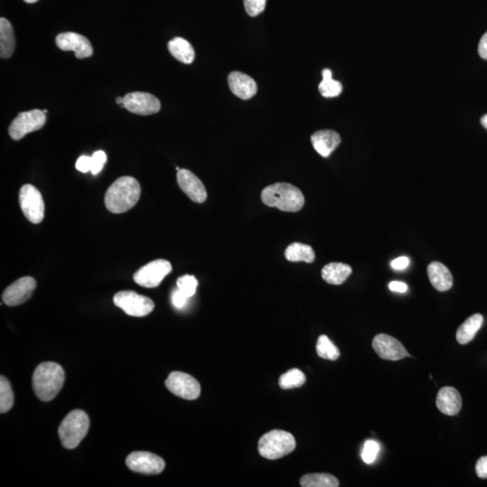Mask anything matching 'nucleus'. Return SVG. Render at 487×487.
Returning <instances> with one entry per match:
<instances>
[{"label": "nucleus", "mask_w": 487, "mask_h": 487, "mask_svg": "<svg viewBox=\"0 0 487 487\" xmlns=\"http://www.w3.org/2000/svg\"><path fill=\"white\" fill-rule=\"evenodd\" d=\"M141 195V187L130 176L121 177L109 187L105 195L106 209L115 214L127 212L137 204Z\"/></svg>", "instance_id": "f257e3e1"}, {"label": "nucleus", "mask_w": 487, "mask_h": 487, "mask_svg": "<svg viewBox=\"0 0 487 487\" xmlns=\"http://www.w3.org/2000/svg\"><path fill=\"white\" fill-rule=\"evenodd\" d=\"M66 380V373L60 364L54 362L42 363L35 370L33 388L35 395L43 402H50L56 397Z\"/></svg>", "instance_id": "f03ea898"}, {"label": "nucleus", "mask_w": 487, "mask_h": 487, "mask_svg": "<svg viewBox=\"0 0 487 487\" xmlns=\"http://www.w3.org/2000/svg\"><path fill=\"white\" fill-rule=\"evenodd\" d=\"M261 199L269 207L286 212L301 211L305 202L301 190L286 183L267 186L263 190Z\"/></svg>", "instance_id": "7ed1b4c3"}, {"label": "nucleus", "mask_w": 487, "mask_h": 487, "mask_svg": "<svg viewBox=\"0 0 487 487\" xmlns=\"http://www.w3.org/2000/svg\"><path fill=\"white\" fill-rule=\"evenodd\" d=\"M90 429V419L85 412L74 409L63 419L59 427L61 443L67 450L79 446Z\"/></svg>", "instance_id": "20e7f679"}, {"label": "nucleus", "mask_w": 487, "mask_h": 487, "mask_svg": "<svg viewBox=\"0 0 487 487\" xmlns=\"http://www.w3.org/2000/svg\"><path fill=\"white\" fill-rule=\"evenodd\" d=\"M296 448L295 437L290 432L275 430L260 438L258 451L264 459L276 460L292 453Z\"/></svg>", "instance_id": "39448f33"}, {"label": "nucleus", "mask_w": 487, "mask_h": 487, "mask_svg": "<svg viewBox=\"0 0 487 487\" xmlns=\"http://www.w3.org/2000/svg\"><path fill=\"white\" fill-rule=\"evenodd\" d=\"M19 203L25 217L34 224H39L44 217L43 197L35 186L25 185L19 192Z\"/></svg>", "instance_id": "423d86ee"}, {"label": "nucleus", "mask_w": 487, "mask_h": 487, "mask_svg": "<svg viewBox=\"0 0 487 487\" xmlns=\"http://www.w3.org/2000/svg\"><path fill=\"white\" fill-rule=\"evenodd\" d=\"M114 303L132 317H144L154 309V303L151 299L132 291L118 292L114 296Z\"/></svg>", "instance_id": "0eeeda50"}, {"label": "nucleus", "mask_w": 487, "mask_h": 487, "mask_svg": "<svg viewBox=\"0 0 487 487\" xmlns=\"http://www.w3.org/2000/svg\"><path fill=\"white\" fill-rule=\"evenodd\" d=\"M47 122V116L39 109L22 112L14 119L8 129L12 140H22L31 132L40 130Z\"/></svg>", "instance_id": "6e6552de"}, {"label": "nucleus", "mask_w": 487, "mask_h": 487, "mask_svg": "<svg viewBox=\"0 0 487 487\" xmlns=\"http://www.w3.org/2000/svg\"><path fill=\"white\" fill-rule=\"evenodd\" d=\"M169 261L158 259L141 267L134 275V281L138 285L146 288H154L163 282L166 276L172 272Z\"/></svg>", "instance_id": "1a4fd4ad"}, {"label": "nucleus", "mask_w": 487, "mask_h": 487, "mask_svg": "<svg viewBox=\"0 0 487 487\" xmlns=\"http://www.w3.org/2000/svg\"><path fill=\"white\" fill-rule=\"evenodd\" d=\"M167 389L180 398L196 400L201 395V386L195 377L182 372L171 373L166 381Z\"/></svg>", "instance_id": "9d476101"}, {"label": "nucleus", "mask_w": 487, "mask_h": 487, "mask_svg": "<svg viewBox=\"0 0 487 487\" xmlns=\"http://www.w3.org/2000/svg\"><path fill=\"white\" fill-rule=\"evenodd\" d=\"M125 464L133 472L144 475H158L162 473L166 467V462L162 457L144 451H137L129 455L125 460Z\"/></svg>", "instance_id": "9b49d317"}, {"label": "nucleus", "mask_w": 487, "mask_h": 487, "mask_svg": "<svg viewBox=\"0 0 487 487\" xmlns=\"http://www.w3.org/2000/svg\"><path fill=\"white\" fill-rule=\"evenodd\" d=\"M124 106L133 114L147 116L160 111L161 102L156 96L147 92H132L124 97Z\"/></svg>", "instance_id": "f8f14e48"}, {"label": "nucleus", "mask_w": 487, "mask_h": 487, "mask_svg": "<svg viewBox=\"0 0 487 487\" xmlns=\"http://www.w3.org/2000/svg\"><path fill=\"white\" fill-rule=\"evenodd\" d=\"M35 287L37 282L34 278L30 276L22 277L5 290L2 295L3 302L11 307L21 305L31 298Z\"/></svg>", "instance_id": "ddd939ff"}, {"label": "nucleus", "mask_w": 487, "mask_h": 487, "mask_svg": "<svg viewBox=\"0 0 487 487\" xmlns=\"http://www.w3.org/2000/svg\"><path fill=\"white\" fill-rule=\"evenodd\" d=\"M372 346L382 359L398 361L409 357L401 342L387 334L376 335L374 338Z\"/></svg>", "instance_id": "4468645a"}, {"label": "nucleus", "mask_w": 487, "mask_h": 487, "mask_svg": "<svg viewBox=\"0 0 487 487\" xmlns=\"http://www.w3.org/2000/svg\"><path fill=\"white\" fill-rule=\"evenodd\" d=\"M56 43L61 50L73 51L78 59L90 57L93 54L90 42L83 35L73 32L58 35Z\"/></svg>", "instance_id": "2eb2a0df"}, {"label": "nucleus", "mask_w": 487, "mask_h": 487, "mask_svg": "<svg viewBox=\"0 0 487 487\" xmlns=\"http://www.w3.org/2000/svg\"><path fill=\"white\" fill-rule=\"evenodd\" d=\"M177 182L182 191L192 202L203 203L207 199V191L201 180L191 171L180 169L177 172Z\"/></svg>", "instance_id": "dca6fc26"}, {"label": "nucleus", "mask_w": 487, "mask_h": 487, "mask_svg": "<svg viewBox=\"0 0 487 487\" xmlns=\"http://www.w3.org/2000/svg\"><path fill=\"white\" fill-rule=\"evenodd\" d=\"M228 86L234 95L241 99H252L257 92V85L252 77L240 72H232L228 77Z\"/></svg>", "instance_id": "f3484780"}, {"label": "nucleus", "mask_w": 487, "mask_h": 487, "mask_svg": "<svg viewBox=\"0 0 487 487\" xmlns=\"http://www.w3.org/2000/svg\"><path fill=\"white\" fill-rule=\"evenodd\" d=\"M312 146L322 157H328L340 146L341 137L336 131L325 129L315 132L312 135Z\"/></svg>", "instance_id": "a211bd4d"}, {"label": "nucleus", "mask_w": 487, "mask_h": 487, "mask_svg": "<svg viewBox=\"0 0 487 487\" xmlns=\"http://www.w3.org/2000/svg\"><path fill=\"white\" fill-rule=\"evenodd\" d=\"M436 405L443 414L455 416L459 414L462 408V398L454 387H443L438 393Z\"/></svg>", "instance_id": "6ab92c4d"}, {"label": "nucleus", "mask_w": 487, "mask_h": 487, "mask_svg": "<svg viewBox=\"0 0 487 487\" xmlns=\"http://www.w3.org/2000/svg\"><path fill=\"white\" fill-rule=\"evenodd\" d=\"M428 276L432 286L438 292L448 291L453 285V277L446 266L440 262L429 264Z\"/></svg>", "instance_id": "aec40b11"}, {"label": "nucleus", "mask_w": 487, "mask_h": 487, "mask_svg": "<svg viewBox=\"0 0 487 487\" xmlns=\"http://www.w3.org/2000/svg\"><path fill=\"white\" fill-rule=\"evenodd\" d=\"M352 273V269L343 263H331L326 264L321 270L322 278L326 283L332 285H340L347 280Z\"/></svg>", "instance_id": "412c9836"}, {"label": "nucleus", "mask_w": 487, "mask_h": 487, "mask_svg": "<svg viewBox=\"0 0 487 487\" xmlns=\"http://www.w3.org/2000/svg\"><path fill=\"white\" fill-rule=\"evenodd\" d=\"M16 38L11 22L4 18H0V56L8 59L14 54Z\"/></svg>", "instance_id": "4be33fe9"}, {"label": "nucleus", "mask_w": 487, "mask_h": 487, "mask_svg": "<svg viewBox=\"0 0 487 487\" xmlns=\"http://www.w3.org/2000/svg\"><path fill=\"white\" fill-rule=\"evenodd\" d=\"M483 318L481 314H474L467 319L457 331V340L461 345L469 344L474 340L477 332L481 328Z\"/></svg>", "instance_id": "5701e85b"}, {"label": "nucleus", "mask_w": 487, "mask_h": 487, "mask_svg": "<svg viewBox=\"0 0 487 487\" xmlns=\"http://www.w3.org/2000/svg\"><path fill=\"white\" fill-rule=\"evenodd\" d=\"M170 54L179 62L190 64L195 61V51L192 45L182 37H175L168 43Z\"/></svg>", "instance_id": "b1692460"}, {"label": "nucleus", "mask_w": 487, "mask_h": 487, "mask_svg": "<svg viewBox=\"0 0 487 487\" xmlns=\"http://www.w3.org/2000/svg\"><path fill=\"white\" fill-rule=\"evenodd\" d=\"M285 256L290 262L312 264L315 260L314 248L302 243H292L285 249Z\"/></svg>", "instance_id": "393cba45"}, {"label": "nucleus", "mask_w": 487, "mask_h": 487, "mask_svg": "<svg viewBox=\"0 0 487 487\" xmlns=\"http://www.w3.org/2000/svg\"><path fill=\"white\" fill-rule=\"evenodd\" d=\"M301 486L303 487H338L340 482L336 476L330 474H308L302 477Z\"/></svg>", "instance_id": "a878e982"}, {"label": "nucleus", "mask_w": 487, "mask_h": 487, "mask_svg": "<svg viewBox=\"0 0 487 487\" xmlns=\"http://www.w3.org/2000/svg\"><path fill=\"white\" fill-rule=\"evenodd\" d=\"M343 87L340 82L332 78V72L330 69L322 70V80L319 83V93L325 98H334L341 94Z\"/></svg>", "instance_id": "bb28decb"}, {"label": "nucleus", "mask_w": 487, "mask_h": 487, "mask_svg": "<svg viewBox=\"0 0 487 487\" xmlns=\"http://www.w3.org/2000/svg\"><path fill=\"white\" fill-rule=\"evenodd\" d=\"M316 350L318 356L323 359L335 361L340 356V350L326 335L319 337Z\"/></svg>", "instance_id": "cd10ccee"}, {"label": "nucleus", "mask_w": 487, "mask_h": 487, "mask_svg": "<svg viewBox=\"0 0 487 487\" xmlns=\"http://www.w3.org/2000/svg\"><path fill=\"white\" fill-rule=\"evenodd\" d=\"M306 376L301 370L293 369L283 374L279 379L281 388L285 390L299 388L304 385Z\"/></svg>", "instance_id": "c85d7f7f"}, {"label": "nucleus", "mask_w": 487, "mask_h": 487, "mask_svg": "<svg viewBox=\"0 0 487 487\" xmlns=\"http://www.w3.org/2000/svg\"><path fill=\"white\" fill-rule=\"evenodd\" d=\"M14 405V395L11 383L4 376L0 377V412L6 414Z\"/></svg>", "instance_id": "c756f323"}, {"label": "nucleus", "mask_w": 487, "mask_h": 487, "mask_svg": "<svg viewBox=\"0 0 487 487\" xmlns=\"http://www.w3.org/2000/svg\"><path fill=\"white\" fill-rule=\"evenodd\" d=\"M177 287L188 298H191V297L195 295L197 287H198V281H197L195 276H183L177 280Z\"/></svg>", "instance_id": "7c9ffc66"}, {"label": "nucleus", "mask_w": 487, "mask_h": 487, "mask_svg": "<svg viewBox=\"0 0 487 487\" xmlns=\"http://www.w3.org/2000/svg\"><path fill=\"white\" fill-rule=\"evenodd\" d=\"M379 444L375 440H366L364 445L362 459L364 463L372 464L378 456Z\"/></svg>", "instance_id": "2f4dec72"}, {"label": "nucleus", "mask_w": 487, "mask_h": 487, "mask_svg": "<svg viewBox=\"0 0 487 487\" xmlns=\"http://www.w3.org/2000/svg\"><path fill=\"white\" fill-rule=\"evenodd\" d=\"M244 6L247 14L254 18L266 9V0H244Z\"/></svg>", "instance_id": "473e14b6"}, {"label": "nucleus", "mask_w": 487, "mask_h": 487, "mask_svg": "<svg viewBox=\"0 0 487 487\" xmlns=\"http://www.w3.org/2000/svg\"><path fill=\"white\" fill-rule=\"evenodd\" d=\"M106 162V154L104 151H97L92 156V174H98L101 172Z\"/></svg>", "instance_id": "72a5a7b5"}, {"label": "nucleus", "mask_w": 487, "mask_h": 487, "mask_svg": "<svg viewBox=\"0 0 487 487\" xmlns=\"http://www.w3.org/2000/svg\"><path fill=\"white\" fill-rule=\"evenodd\" d=\"M188 297H187L185 293L180 291L179 289L175 290L173 292L172 302L174 307L177 309H183L186 305L187 302H188Z\"/></svg>", "instance_id": "f704fd0d"}, {"label": "nucleus", "mask_w": 487, "mask_h": 487, "mask_svg": "<svg viewBox=\"0 0 487 487\" xmlns=\"http://www.w3.org/2000/svg\"><path fill=\"white\" fill-rule=\"evenodd\" d=\"M76 169L82 173H88L92 170V157L82 156L77 160Z\"/></svg>", "instance_id": "c9c22d12"}, {"label": "nucleus", "mask_w": 487, "mask_h": 487, "mask_svg": "<svg viewBox=\"0 0 487 487\" xmlns=\"http://www.w3.org/2000/svg\"><path fill=\"white\" fill-rule=\"evenodd\" d=\"M476 472L480 479H487V456L480 457L477 461Z\"/></svg>", "instance_id": "e433bc0d"}, {"label": "nucleus", "mask_w": 487, "mask_h": 487, "mask_svg": "<svg viewBox=\"0 0 487 487\" xmlns=\"http://www.w3.org/2000/svg\"><path fill=\"white\" fill-rule=\"evenodd\" d=\"M409 264V260L408 257H401L396 258V259L392 261L391 266L393 269L395 270H403L406 267H408Z\"/></svg>", "instance_id": "4c0bfd02"}, {"label": "nucleus", "mask_w": 487, "mask_h": 487, "mask_svg": "<svg viewBox=\"0 0 487 487\" xmlns=\"http://www.w3.org/2000/svg\"><path fill=\"white\" fill-rule=\"evenodd\" d=\"M389 289L393 292L405 293L407 291L408 287L405 283L393 281V282L389 283Z\"/></svg>", "instance_id": "58836bf2"}, {"label": "nucleus", "mask_w": 487, "mask_h": 487, "mask_svg": "<svg viewBox=\"0 0 487 487\" xmlns=\"http://www.w3.org/2000/svg\"><path fill=\"white\" fill-rule=\"evenodd\" d=\"M479 54L483 59L487 60V32L483 35L479 44Z\"/></svg>", "instance_id": "ea45409f"}, {"label": "nucleus", "mask_w": 487, "mask_h": 487, "mask_svg": "<svg viewBox=\"0 0 487 487\" xmlns=\"http://www.w3.org/2000/svg\"><path fill=\"white\" fill-rule=\"evenodd\" d=\"M481 124L483 125V127L487 129V115L483 116V117L481 119Z\"/></svg>", "instance_id": "a19ab883"}, {"label": "nucleus", "mask_w": 487, "mask_h": 487, "mask_svg": "<svg viewBox=\"0 0 487 487\" xmlns=\"http://www.w3.org/2000/svg\"><path fill=\"white\" fill-rule=\"evenodd\" d=\"M25 3H28V4H33V3L37 2L38 0H24Z\"/></svg>", "instance_id": "79ce46f5"}, {"label": "nucleus", "mask_w": 487, "mask_h": 487, "mask_svg": "<svg viewBox=\"0 0 487 487\" xmlns=\"http://www.w3.org/2000/svg\"><path fill=\"white\" fill-rule=\"evenodd\" d=\"M43 112L44 113V114H47V109H44V111H43Z\"/></svg>", "instance_id": "37998d69"}]
</instances>
